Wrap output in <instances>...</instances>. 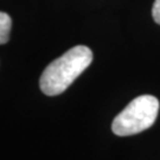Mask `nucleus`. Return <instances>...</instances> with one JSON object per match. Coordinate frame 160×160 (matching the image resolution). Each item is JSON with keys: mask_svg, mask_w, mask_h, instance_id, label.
I'll return each mask as SVG.
<instances>
[{"mask_svg": "<svg viewBox=\"0 0 160 160\" xmlns=\"http://www.w3.org/2000/svg\"><path fill=\"white\" fill-rule=\"evenodd\" d=\"M12 28L11 17L5 13L0 12V45L6 44L10 39V32Z\"/></svg>", "mask_w": 160, "mask_h": 160, "instance_id": "obj_3", "label": "nucleus"}, {"mask_svg": "<svg viewBox=\"0 0 160 160\" xmlns=\"http://www.w3.org/2000/svg\"><path fill=\"white\" fill-rule=\"evenodd\" d=\"M159 100L153 95H141L127 104L115 116L112 131L115 135L128 137L148 129L153 126L159 113Z\"/></svg>", "mask_w": 160, "mask_h": 160, "instance_id": "obj_2", "label": "nucleus"}, {"mask_svg": "<svg viewBox=\"0 0 160 160\" xmlns=\"http://www.w3.org/2000/svg\"><path fill=\"white\" fill-rule=\"evenodd\" d=\"M152 17L155 23L160 25V0H154V4L152 7Z\"/></svg>", "mask_w": 160, "mask_h": 160, "instance_id": "obj_4", "label": "nucleus"}, {"mask_svg": "<svg viewBox=\"0 0 160 160\" xmlns=\"http://www.w3.org/2000/svg\"><path fill=\"white\" fill-rule=\"evenodd\" d=\"M92 62V51L86 45H77L52 61L40 76V90L48 96H56L68 89Z\"/></svg>", "mask_w": 160, "mask_h": 160, "instance_id": "obj_1", "label": "nucleus"}]
</instances>
